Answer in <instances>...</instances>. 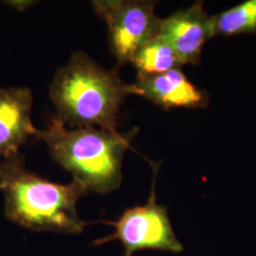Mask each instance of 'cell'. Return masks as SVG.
Returning <instances> with one entry per match:
<instances>
[{
    "label": "cell",
    "instance_id": "cell-1",
    "mask_svg": "<svg viewBox=\"0 0 256 256\" xmlns=\"http://www.w3.org/2000/svg\"><path fill=\"white\" fill-rule=\"evenodd\" d=\"M0 189L6 218L26 229L77 234L90 224L76 209L88 189L74 180L59 184L37 176L25 168L20 154L0 160Z\"/></svg>",
    "mask_w": 256,
    "mask_h": 256
},
{
    "label": "cell",
    "instance_id": "cell-2",
    "mask_svg": "<svg viewBox=\"0 0 256 256\" xmlns=\"http://www.w3.org/2000/svg\"><path fill=\"white\" fill-rule=\"evenodd\" d=\"M131 86L84 52H74L50 86V97L64 124L118 131L120 108Z\"/></svg>",
    "mask_w": 256,
    "mask_h": 256
},
{
    "label": "cell",
    "instance_id": "cell-3",
    "mask_svg": "<svg viewBox=\"0 0 256 256\" xmlns=\"http://www.w3.org/2000/svg\"><path fill=\"white\" fill-rule=\"evenodd\" d=\"M135 132L120 134L100 128L68 129L57 116L37 138H42L55 160L88 191L108 194L122 183V164Z\"/></svg>",
    "mask_w": 256,
    "mask_h": 256
},
{
    "label": "cell",
    "instance_id": "cell-4",
    "mask_svg": "<svg viewBox=\"0 0 256 256\" xmlns=\"http://www.w3.org/2000/svg\"><path fill=\"white\" fill-rule=\"evenodd\" d=\"M92 3L108 26L110 50L119 64L131 62L142 46L158 36L162 18L156 14L155 2L97 0Z\"/></svg>",
    "mask_w": 256,
    "mask_h": 256
},
{
    "label": "cell",
    "instance_id": "cell-5",
    "mask_svg": "<svg viewBox=\"0 0 256 256\" xmlns=\"http://www.w3.org/2000/svg\"><path fill=\"white\" fill-rule=\"evenodd\" d=\"M155 182L154 178L151 194L146 205L126 209L117 221H100L114 227L115 232L106 238L96 240L94 245L119 240L124 248V256H132L142 250L174 254L182 252V244L172 229L166 207L156 202Z\"/></svg>",
    "mask_w": 256,
    "mask_h": 256
},
{
    "label": "cell",
    "instance_id": "cell-6",
    "mask_svg": "<svg viewBox=\"0 0 256 256\" xmlns=\"http://www.w3.org/2000/svg\"><path fill=\"white\" fill-rule=\"evenodd\" d=\"M158 36L173 48L182 64H196L203 46L214 36L212 16L203 9L202 2H196L162 19Z\"/></svg>",
    "mask_w": 256,
    "mask_h": 256
},
{
    "label": "cell",
    "instance_id": "cell-7",
    "mask_svg": "<svg viewBox=\"0 0 256 256\" xmlns=\"http://www.w3.org/2000/svg\"><path fill=\"white\" fill-rule=\"evenodd\" d=\"M32 102L28 88H0V160L18 155L30 138L38 136L32 122Z\"/></svg>",
    "mask_w": 256,
    "mask_h": 256
},
{
    "label": "cell",
    "instance_id": "cell-8",
    "mask_svg": "<svg viewBox=\"0 0 256 256\" xmlns=\"http://www.w3.org/2000/svg\"><path fill=\"white\" fill-rule=\"evenodd\" d=\"M131 86V94L144 97L164 110L200 108L205 95L190 82L180 70L156 75L138 74Z\"/></svg>",
    "mask_w": 256,
    "mask_h": 256
},
{
    "label": "cell",
    "instance_id": "cell-9",
    "mask_svg": "<svg viewBox=\"0 0 256 256\" xmlns=\"http://www.w3.org/2000/svg\"><path fill=\"white\" fill-rule=\"evenodd\" d=\"M131 63L137 68L138 74L142 75L165 74L183 66L173 48L158 36L142 46Z\"/></svg>",
    "mask_w": 256,
    "mask_h": 256
},
{
    "label": "cell",
    "instance_id": "cell-10",
    "mask_svg": "<svg viewBox=\"0 0 256 256\" xmlns=\"http://www.w3.org/2000/svg\"><path fill=\"white\" fill-rule=\"evenodd\" d=\"M212 34L232 36L256 32V0H247L212 16Z\"/></svg>",
    "mask_w": 256,
    "mask_h": 256
},
{
    "label": "cell",
    "instance_id": "cell-11",
    "mask_svg": "<svg viewBox=\"0 0 256 256\" xmlns=\"http://www.w3.org/2000/svg\"><path fill=\"white\" fill-rule=\"evenodd\" d=\"M10 5L14 8L20 10V7H22V10L28 8L30 5H32V1H10Z\"/></svg>",
    "mask_w": 256,
    "mask_h": 256
}]
</instances>
